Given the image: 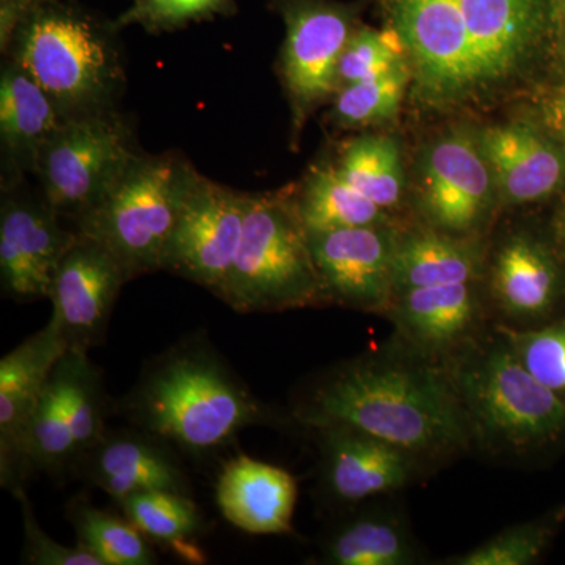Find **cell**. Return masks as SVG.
<instances>
[{"instance_id": "obj_1", "label": "cell", "mask_w": 565, "mask_h": 565, "mask_svg": "<svg viewBox=\"0 0 565 565\" xmlns=\"http://www.w3.org/2000/svg\"><path fill=\"white\" fill-rule=\"evenodd\" d=\"M407 55L416 98L481 102L523 77L556 29V0H375Z\"/></svg>"}, {"instance_id": "obj_2", "label": "cell", "mask_w": 565, "mask_h": 565, "mask_svg": "<svg viewBox=\"0 0 565 565\" xmlns=\"http://www.w3.org/2000/svg\"><path fill=\"white\" fill-rule=\"evenodd\" d=\"M294 414L316 430H359L418 459L449 455L471 434L451 375L396 360L360 359L334 367L307 386Z\"/></svg>"}, {"instance_id": "obj_3", "label": "cell", "mask_w": 565, "mask_h": 565, "mask_svg": "<svg viewBox=\"0 0 565 565\" xmlns=\"http://www.w3.org/2000/svg\"><path fill=\"white\" fill-rule=\"evenodd\" d=\"M115 414L192 456H206L245 427L273 423L204 334H192L145 364Z\"/></svg>"}, {"instance_id": "obj_4", "label": "cell", "mask_w": 565, "mask_h": 565, "mask_svg": "<svg viewBox=\"0 0 565 565\" xmlns=\"http://www.w3.org/2000/svg\"><path fill=\"white\" fill-rule=\"evenodd\" d=\"M2 54L39 82L66 120L117 109L125 90L120 29L74 0H35Z\"/></svg>"}, {"instance_id": "obj_5", "label": "cell", "mask_w": 565, "mask_h": 565, "mask_svg": "<svg viewBox=\"0 0 565 565\" xmlns=\"http://www.w3.org/2000/svg\"><path fill=\"white\" fill-rule=\"evenodd\" d=\"M218 299L244 315L329 302L291 196L247 193L243 239Z\"/></svg>"}, {"instance_id": "obj_6", "label": "cell", "mask_w": 565, "mask_h": 565, "mask_svg": "<svg viewBox=\"0 0 565 565\" xmlns=\"http://www.w3.org/2000/svg\"><path fill=\"white\" fill-rule=\"evenodd\" d=\"M196 169L184 156L139 152L106 196L76 221L129 280L162 270L163 255Z\"/></svg>"}, {"instance_id": "obj_7", "label": "cell", "mask_w": 565, "mask_h": 565, "mask_svg": "<svg viewBox=\"0 0 565 565\" xmlns=\"http://www.w3.org/2000/svg\"><path fill=\"white\" fill-rule=\"evenodd\" d=\"M451 379L470 433L487 446L520 452L564 430L565 401L527 373L504 337L457 364Z\"/></svg>"}, {"instance_id": "obj_8", "label": "cell", "mask_w": 565, "mask_h": 565, "mask_svg": "<svg viewBox=\"0 0 565 565\" xmlns=\"http://www.w3.org/2000/svg\"><path fill=\"white\" fill-rule=\"evenodd\" d=\"M137 154L131 125L117 109L68 118L36 162L44 202L76 222L102 202Z\"/></svg>"}, {"instance_id": "obj_9", "label": "cell", "mask_w": 565, "mask_h": 565, "mask_svg": "<svg viewBox=\"0 0 565 565\" xmlns=\"http://www.w3.org/2000/svg\"><path fill=\"white\" fill-rule=\"evenodd\" d=\"M285 21L281 77L292 107L294 131L319 104L338 93V63L359 9L337 0H274Z\"/></svg>"}, {"instance_id": "obj_10", "label": "cell", "mask_w": 565, "mask_h": 565, "mask_svg": "<svg viewBox=\"0 0 565 565\" xmlns=\"http://www.w3.org/2000/svg\"><path fill=\"white\" fill-rule=\"evenodd\" d=\"M247 192L196 170L163 255L162 270L221 297L243 239Z\"/></svg>"}, {"instance_id": "obj_11", "label": "cell", "mask_w": 565, "mask_h": 565, "mask_svg": "<svg viewBox=\"0 0 565 565\" xmlns=\"http://www.w3.org/2000/svg\"><path fill=\"white\" fill-rule=\"evenodd\" d=\"M129 281L111 253L77 233L58 264L50 294L51 322L68 351L88 353L104 343L115 302Z\"/></svg>"}, {"instance_id": "obj_12", "label": "cell", "mask_w": 565, "mask_h": 565, "mask_svg": "<svg viewBox=\"0 0 565 565\" xmlns=\"http://www.w3.org/2000/svg\"><path fill=\"white\" fill-rule=\"evenodd\" d=\"M44 199L11 195L0 210V280L3 296L28 303L50 299L52 281L77 232L62 228Z\"/></svg>"}, {"instance_id": "obj_13", "label": "cell", "mask_w": 565, "mask_h": 565, "mask_svg": "<svg viewBox=\"0 0 565 565\" xmlns=\"http://www.w3.org/2000/svg\"><path fill=\"white\" fill-rule=\"evenodd\" d=\"M66 352L68 345L50 321L0 360V484L11 493L31 476L25 435L52 370Z\"/></svg>"}, {"instance_id": "obj_14", "label": "cell", "mask_w": 565, "mask_h": 565, "mask_svg": "<svg viewBox=\"0 0 565 565\" xmlns=\"http://www.w3.org/2000/svg\"><path fill=\"white\" fill-rule=\"evenodd\" d=\"M329 302L374 311L394 292L397 241L384 225L308 233Z\"/></svg>"}, {"instance_id": "obj_15", "label": "cell", "mask_w": 565, "mask_h": 565, "mask_svg": "<svg viewBox=\"0 0 565 565\" xmlns=\"http://www.w3.org/2000/svg\"><path fill=\"white\" fill-rule=\"evenodd\" d=\"M73 475L118 504L152 490L191 494V482L173 446L134 426L107 429L98 444L76 460Z\"/></svg>"}, {"instance_id": "obj_16", "label": "cell", "mask_w": 565, "mask_h": 565, "mask_svg": "<svg viewBox=\"0 0 565 565\" xmlns=\"http://www.w3.org/2000/svg\"><path fill=\"white\" fill-rule=\"evenodd\" d=\"M492 180L481 145L460 134L446 137L424 161V210L440 228L470 232L489 207Z\"/></svg>"}, {"instance_id": "obj_17", "label": "cell", "mask_w": 565, "mask_h": 565, "mask_svg": "<svg viewBox=\"0 0 565 565\" xmlns=\"http://www.w3.org/2000/svg\"><path fill=\"white\" fill-rule=\"evenodd\" d=\"M322 441V481L333 500L344 504L396 492L414 478L418 457L381 438L330 427Z\"/></svg>"}, {"instance_id": "obj_18", "label": "cell", "mask_w": 565, "mask_h": 565, "mask_svg": "<svg viewBox=\"0 0 565 565\" xmlns=\"http://www.w3.org/2000/svg\"><path fill=\"white\" fill-rule=\"evenodd\" d=\"M299 486L289 471L247 455L225 463L215 484L223 519L252 535L292 533Z\"/></svg>"}, {"instance_id": "obj_19", "label": "cell", "mask_w": 565, "mask_h": 565, "mask_svg": "<svg viewBox=\"0 0 565 565\" xmlns=\"http://www.w3.org/2000/svg\"><path fill=\"white\" fill-rule=\"evenodd\" d=\"M65 120L39 82L7 58L0 73L3 189L11 191L25 173H35L41 150Z\"/></svg>"}, {"instance_id": "obj_20", "label": "cell", "mask_w": 565, "mask_h": 565, "mask_svg": "<svg viewBox=\"0 0 565 565\" xmlns=\"http://www.w3.org/2000/svg\"><path fill=\"white\" fill-rule=\"evenodd\" d=\"M479 145L494 180L511 202H537L564 184L563 150L531 126H494L482 134Z\"/></svg>"}, {"instance_id": "obj_21", "label": "cell", "mask_w": 565, "mask_h": 565, "mask_svg": "<svg viewBox=\"0 0 565 565\" xmlns=\"http://www.w3.org/2000/svg\"><path fill=\"white\" fill-rule=\"evenodd\" d=\"M393 321L416 351L445 352L473 330L478 300L470 282L405 289L393 307Z\"/></svg>"}, {"instance_id": "obj_22", "label": "cell", "mask_w": 565, "mask_h": 565, "mask_svg": "<svg viewBox=\"0 0 565 565\" xmlns=\"http://www.w3.org/2000/svg\"><path fill=\"white\" fill-rule=\"evenodd\" d=\"M415 557L404 520L385 511L362 512L344 520L321 546V563L330 565H405Z\"/></svg>"}, {"instance_id": "obj_23", "label": "cell", "mask_w": 565, "mask_h": 565, "mask_svg": "<svg viewBox=\"0 0 565 565\" xmlns=\"http://www.w3.org/2000/svg\"><path fill=\"white\" fill-rule=\"evenodd\" d=\"M493 296L511 318H535L552 307L556 270L541 245L512 237L498 253L493 267Z\"/></svg>"}, {"instance_id": "obj_24", "label": "cell", "mask_w": 565, "mask_h": 565, "mask_svg": "<svg viewBox=\"0 0 565 565\" xmlns=\"http://www.w3.org/2000/svg\"><path fill=\"white\" fill-rule=\"evenodd\" d=\"M120 508L122 514L151 542L167 546L188 563H206V556L199 546L202 514L191 494L152 490L126 498Z\"/></svg>"}, {"instance_id": "obj_25", "label": "cell", "mask_w": 565, "mask_h": 565, "mask_svg": "<svg viewBox=\"0 0 565 565\" xmlns=\"http://www.w3.org/2000/svg\"><path fill=\"white\" fill-rule=\"evenodd\" d=\"M478 274L473 248L438 233H419L397 243L394 291L470 282Z\"/></svg>"}, {"instance_id": "obj_26", "label": "cell", "mask_w": 565, "mask_h": 565, "mask_svg": "<svg viewBox=\"0 0 565 565\" xmlns=\"http://www.w3.org/2000/svg\"><path fill=\"white\" fill-rule=\"evenodd\" d=\"M294 200L308 233L384 225V210L349 184L334 166L315 169Z\"/></svg>"}, {"instance_id": "obj_27", "label": "cell", "mask_w": 565, "mask_h": 565, "mask_svg": "<svg viewBox=\"0 0 565 565\" xmlns=\"http://www.w3.org/2000/svg\"><path fill=\"white\" fill-rule=\"evenodd\" d=\"M66 516L76 533L77 545L98 557L103 565L158 563L150 539L128 516L103 511L81 494L66 505Z\"/></svg>"}, {"instance_id": "obj_28", "label": "cell", "mask_w": 565, "mask_h": 565, "mask_svg": "<svg viewBox=\"0 0 565 565\" xmlns=\"http://www.w3.org/2000/svg\"><path fill=\"white\" fill-rule=\"evenodd\" d=\"M57 366L77 460L106 433V422L115 414V404L110 403L104 386L102 370L90 362L88 353L68 351Z\"/></svg>"}, {"instance_id": "obj_29", "label": "cell", "mask_w": 565, "mask_h": 565, "mask_svg": "<svg viewBox=\"0 0 565 565\" xmlns=\"http://www.w3.org/2000/svg\"><path fill=\"white\" fill-rule=\"evenodd\" d=\"M57 364L52 370L46 388L41 394L39 407L29 424L25 435V459L31 475L40 471L54 478H62L73 473L77 452L63 399L62 375Z\"/></svg>"}, {"instance_id": "obj_30", "label": "cell", "mask_w": 565, "mask_h": 565, "mask_svg": "<svg viewBox=\"0 0 565 565\" xmlns=\"http://www.w3.org/2000/svg\"><path fill=\"white\" fill-rule=\"evenodd\" d=\"M338 172L356 191L381 206H396L403 195V166L397 145L384 136H364L341 148Z\"/></svg>"}, {"instance_id": "obj_31", "label": "cell", "mask_w": 565, "mask_h": 565, "mask_svg": "<svg viewBox=\"0 0 565 565\" xmlns=\"http://www.w3.org/2000/svg\"><path fill=\"white\" fill-rule=\"evenodd\" d=\"M411 81V68L404 58L381 76L341 88L334 99L333 121L343 128H355L386 120L399 107Z\"/></svg>"}, {"instance_id": "obj_32", "label": "cell", "mask_w": 565, "mask_h": 565, "mask_svg": "<svg viewBox=\"0 0 565 565\" xmlns=\"http://www.w3.org/2000/svg\"><path fill=\"white\" fill-rule=\"evenodd\" d=\"M234 13L236 0H129L128 9L115 24L120 31L128 25H140L143 31L159 35Z\"/></svg>"}, {"instance_id": "obj_33", "label": "cell", "mask_w": 565, "mask_h": 565, "mask_svg": "<svg viewBox=\"0 0 565 565\" xmlns=\"http://www.w3.org/2000/svg\"><path fill=\"white\" fill-rule=\"evenodd\" d=\"M404 61V47L396 33L356 29L338 63V92L355 82L381 76Z\"/></svg>"}, {"instance_id": "obj_34", "label": "cell", "mask_w": 565, "mask_h": 565, "mask_svg": "<svg viewBox=\"0 0 565 565\" xmlns=\"http://www.w3.org/2000/svg\"><path fill=\"white\" fill-rule=\"evenodd\" d=\"M516 359L527 373L557 396L565 394V326L548 327L535 332H514L503 329Z\"/></svg>"}, {"instance_id": "obj_35", "label": "cell", "mask_w": 565, "mask_h": 565, "mask_svg": "<svg viewBox=\"0 0 565 565\" xmlns=\"http://www.w3.org/2000/svg\"><path fill=\"white\" fill-rule=\"evenodd\" d=\"M545 523H526L509 527L471 552L451 557L446 564L456 565H526L542 555L548 542Z\"/></svg>"}, {"instance_id": "obj_36", "label": "cell", "mask_w": 565, "mask_h": 565, "mask_svg": "<svg viewBox=\"0 0 565 565\" xmlns=\"http://www.w3.org/2000/svg\"><path fill=\"white\" fill-rule=\"evenodd\" d=\"M20 503L22 530H24V561L32 565H103L98 557L82 546H65L52 541L39 525L35 512L24 487L14 490Z\"/></svg>"}, {"instance_id": "obj_37", "label": "cell", "mask_w": 565, "mask_h": 565, "mask_svg": "<svg viewBox=\"0 0 565 565\" xmlns=\"http://www.w3.org/2000/svg\"><path fill=\"white\" fill-rule=\"evenodd\" d=\"M548 117L553 128L557 129L565 139V93L550 104Z\"/></svg>"}, {"instance_id": "obj_38", "label": "cell", "mask_w": 565, "mask_h": 565, "mask_svg": "<svg viewBox=\"0 0 565 565\" xmlns=\"http://www.w3.org/2000/svg\"><path fill=\"white\" fill-rule=\"evenodd\" d=\"M556 31L565 46V0H556Z\"/></svg>"}, {"instance_id": "obj_39", "label": "cell", "mask_w": 565, "mask_h": 565, "mask_svg": "<svg viewBox=\"0 0 565 565\" xmlns=\"http://www.w3.org/2000/svg\"><path fill=\"white\" fill-rule=\"evenodd\" d=\"M561 233H563V237H564V241H565V212H564V215H563V221H561Z\"/></svg>"}]
</instances>
